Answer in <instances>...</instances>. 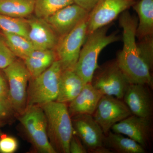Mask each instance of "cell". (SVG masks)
I'll return each mask as SVG.
<instances>
[{"label": "cell", "mask_w": 153, "mask_h": 153, "mask_svg": "<svg viewBox=\"0 0 153 153\" xmlns=\"http://www.w3.org/2000/svg\"><path fill=\"white\" fill-rule=\"evenodd\" d=\"M88 18L60 38L55 51L63 71L74 70L87 36Z\"/></svg>", "instance_id": "8"}, {"label": "cell", "mask_w": 153, "mask_h": 153, "mask_svg": "<svg viewBox=\"0 0 153 153\" xmlns=\"http://www.w3.org/2000/svg\"><path fill=\"white\" fill-rule=\"evenodd\" d=\"M131 115L123 100L113 96L103 95L92 116L106 135L114 124Z\"/></svg>", "instance_id": "10"}, {"label": "cell", "mask_w": 153, "mask_h": 153, "mask_svg": "<svg viewBox=\"0 0 153 153\" xmlns=\"http://www.w3.org/2000/svg\"><path fill=\"white\" fill-rule=\"evenodd\" d=\"M103 144L112 153H146L144 148L134 140L111 130L105 135Z\"/></svg>", "instance_id": "20"}, {"label": "cell", "mask_w": 153, "mask_h": 153, "mask_svg": "<svg viewBox=\"0 0 153 153\" xmlns=\"http://www.w3.org/2000/svg\"><path fill=\"white\" fill-rule=\"evenodd\" d=\"M36 0H0V14L15 18H27L34 12Z\"/></svg>", "instance_id": "21"}, {"label": "cell", "mask_w": 153, "mask_h": 153, "mask_svg": "<svg viewBox=\"0 0 153 153\" xmlns=\"http://www.w3.org/2000/svg\"><path fill=\"white\" fill-rule=\"evenodd\" d=\"M111 130L127 136L146 149L149 146L152 141V118L141 117L132 114L116 123Z\"/></svg>", "instance_id": "12"}, {"label": "cell", "mask_w": 153, "mask_h": 153, "mask_svg": "<svg viewBox=\"0 0 153 153\" xmlns=\"http://www.w3.org/2000/svg\"><path fill=\"white\" fill-rule=\"evenodd\" d=\"M41 107L46 116L51 145L57 153H70L69 143L74 130L66 104L55 101Z\"/></svg>", "instance_id": "3"}, {"label": "cell", "mask_w": 153, "mask_h": 153, "mask_svg": "<svg viewBox=\"0 0 153 153\" xmlns=\"http://www.w3.org/2000/svg\"><path fill=\"white\" fill-rule=\"evenodd\" d=\"M1 33L11 51L21 60H24L35 50L33 44L26 37L2 31Z\"/></svg>", "instance_id": "22"}, {"label": "cell", "mask_w": 153, "mask_h": 153, "mask_svg": "<svg viewBox=\"0 0 153 153\" xmlns=\"http://www.w3.org/2000/svg\"><path fill=\"white\" fill-rule=\"evenodd\" d=\"M139 17L136 37L139 41L153 35V0H140L134 5Z\"/></svg>", "instance_id": "19"}, {"label": "cell", "mask_w": 153, "mask_h": 153, "mask_svg": "<svg viewBox=\"0 0 153 153\" xmlns=\"http://www.w3.org/2000/svg\"><path fill=\"white\" fill-rule=\"evenodd\" d=\"M57 60L55 50H34L23 60L33 79L39 76Z\"/></svg>", "instance_id": "18"}, {"label": "cell", "mask_w": 153, "mask_h": 153, "mask_svg": "<svg viewBox=\"0 0 153 153\" xmlns=\"http://www.w3.org/2000/svg\"><path fill=\"white\" fill-rule=\"evenodd\" d=\"M1 123H0V137H1V136L3 135L2 132L1 131Z\"/></svg>", "instance_id": "31"}, {"label": "cell", "mask_w": 153, "mask_h": 153, "mask_svg": "<svg viewBox=\"0 0 153 153\" xmlns=\"http://www.w3.org/2000/svg\"><path fill=\"white\" fill-rule=\"evenodd\" d=\"M19 120L32 144L42 153H56L49 142L46 116L42 107H29L20 115Z\"/></svg>", "instance_id": "6"}, {"label": "cell", "mask_w": 153, "mask_h": 153, "mask_svg": "<svg viewBox=\"0 0 153 153\" xmlns=\"http://www.w3.org/2000/svg\"><path fill=\"white\" fill-rule=\"evenodd\" d=\"M1 74H2L1 72V71H0V75H1Z\"/></svg>", "instance_id": "32"}, {"label": "cell", "mask_w": 153, "mask_h": 153, "mask_svg": "<svg viewBox=\"0 0 153 153\" xmlns=\"http://www.w3.org/2000/svg\"><path fill=\"white\" fill-rule=\"evenodd\" d=\"M0 100L9 101V86L4 73L0 75Z\"/></svg>", "instance_id": "29"}, {"label": "cell", "mask_w": 153, "mask_h": 153, "mask_svg": "<svg viewBox=\"0 0 153 153\" xmlns=\"http://www.w3.org/2000/svg\"><path fill=\"white\" fill-rule=\"evenodd\" d=\"M71 118L74 133L80 139L88 153H112L104 146L105 134L92 115H77Z\"/></svg>", "instance_id": "9"}, {"label": "cell", "mask_w": 153, "mask_h": 153, "mask_svg": "<svg viewBox=\"0 0 153 153\" xmlns=\"http://www.w3.org/2000/svg\"><path fill=\"white\" fill-rule=\"evenodd\" d=\"M98 1L99 0H72L74 4L79 6L89 13L95 7Z\"/></svg>", "instance_id": "30"}, {"label": "cell", "mask_w": 153, "mask_h": 153, "mask_svg": "<svg viewBox=\"0 0 153 153\" xmlns=\"http://www.w3.org/2000/svg\"><path fill=\"white\" fill-rule=\"evenodd\" d=\"M72 4V0H36L33 13L35 16L45 19Z\"/></svg>", "instance_id": "23"}, {"label": "cell", "mask_w": 153, "mask_h": 153, "mask_svg": "<svg viewBox=\"0 0 153 153\" xmlns=\"http://www.w3.org/2000/svg\"><path fill=\"white\" fill-rule=\"evenodd\" d=\"M86 83L74 70L62 71L56 101L70 103L79 94Z\"/></svg>", "instance_id": "17"}, {"label": "cell", "mask_w": 153, "mask_h": 153, "mask_svg": "<svg viewBox=\"0 0 153 153\" xmlns=\"http://www.w3.org/2000/svg\"><path fill=\"white\" fill-rule=\"evenodd\" d=\"M0 32V69H4L16 60Z\"/></svg>", "instance_id": "25"}, {"label": "cell", "mask_w": 153, "mask_h": 153, "mask_svg": "<svg viewBox=\"0 0 153 153\" xmlns=\"http://www.w3.org/2000/svg\"><path fill=\"white\" fill-rule=\"evenodd\" d=\"M102 96L91 83H86L76 98L69 103L68 108L70 117L82 114L93 115Z\"/></svg>", "instance_id": "16"}, {"label": "cell", "mask_w": 153, "mask_h": 153, "mask_svg": "<svg viewBox=\"0 0 153 153\" xmlns=\"http://www.w3.org/2000/svg\"><path fill=\"white\" fill-rule=\"evenodd\" d=\"M109 25L88 34L82 45L74 70L85 83H91L98 68V59L102 50L109 44L119 40L117 32L107 35Z\"/></svg>", "instance_id": "2"}, {"label": "cell", "mask_w": 153, "mask_h": 153, "mask_svg": "<svg viewBox=\"0 0 153 153\" xmlns=\"http://www.w3.org/2000/svg\"><path fill=\"white\" fill-rule=\"evenodd\" d=\"M62 71L60 61L57 60L39 76L33 79L30 78L27 108L34 105L41 106L56 101Z\"/></svg>", "instance_id": "4"}, {"label": "cell", "mask_w": 153, "mask_h": 153, "mask_svg": "<svg viewBox=\"0 0 153 153\" xmlns=\"http://www.w3.org/2000/svg\"><path fill=\"white\" fill-rule=\"evenodd\" d=\"M27 19L29 25L28 39L35 50H55L60 38L47 21L32 15Z\"/></svg>", "instance_id": "15"}, {"label": "cell", "mask_w": 153, "mask_h": 153, "mask_svg": "<svg viewBox=\"0 0 153 153\" xmlns=\"http://www.w3.org/2000/svg\"><path fill=\"white\" fill-rule=\"evenodd\" d=\"M2 70L8 84L9 102L15 114L21 115L27 108L30 73L21 59H16Z\"/></svg>", "instance_id": "5"}, {"label": "cell", "mask_w": 153, "mask_h": 153, "mask_svg": "<svg viewBox=\"0 0 153 153\" xmlns=\"http://www.w3.org/2000/svg\"><path fill=\"white\" fill-rule=\"evenodd\" d=\"M15 114L8 101L0 100V123L8 120Z\"/></svg>", "instance_id": "27"}, {"label": "cell", "mask_w": 153, "mask_h": 153, "mask_svg": "<svg viewBox=\"0 0 153 153\" xmlns=\"http://www.w3.org/2000/svg\"><path fill=\"white\" fill-rule=\"evenodd\" d=\"M91 83L102 95L113 96L121 100L130 84L116 60L99 66Z\"/></svg>", "instance_id": "7"}, {"label": "cell", "mask_w": 153, "mask_h": 153, "mask_svg": "<svg viewBox=\"0 0 153 153\" xmlns=\"http://www.w3.org/2000/svg\"><path fill=\"white\" fill-rule=\"evenodd\" d=\"M0 30L2 32L18 34L28 38L27 18H15L0 14Z\"/></svg>", "instance_id": "24"}, {"label": "cell", "mask_w": 153, "mask_h": 153, "mask_svg": "<svg viewBox=\"0 0 153 153\" xmlns=\"http://www.w3.org/2000/svg\"><path fill=\"white\" fill-rule=\"evenodd\" d=\"M119 23L123 45L116 59L119 67L130 84H143L152 88V68L143 57L136 41L137 19L126 10L121 14Z\"/></svg>", "instance_id": "1"}, {"label": "cell", "mask_w": 153, "mask_h": 153, "mask_svg": "<svg viewBox=\"0 0 153 153\" xmlns=\"http://www.w3.org/2000/svg\"><path fill=\"white\" fill-rule=\"evenodd\" d=\"M18 147V141L15 138L4 135L0 137V153L15 152Z\"/></svg>", "instance_id": "26"}, {"label": "cell", "mask_w": 153, "mask_h": 153, "mask_svg": "<svg viewBox=\"0 0 153 153\" xmlns=\"http://www.w3.org/2000/svg\"><path fill=\"white\" fill-rule=\"evenodd\" d=\"M136 2L135 0H99L88 14L87 35L110 25Z\"/></svg>", "instance_id": "11"}, {"label": "cell", "mask_w": 153, "mask_h": 153, "mask_svg": "<svg viewBox=\"0 0 153 153\" xmlns=\"http://www.w3.org/2000/svg\"><path fill=\"white\" fill-rule=\"evenodd\" d=\"M150 88L140 84H130L123 100L132 114L144 117H152L153 103Z\"/></svg>", "instance_id": "14"}, {"label": "cell", "mask_w": 153, "mask_h": 153, "mask_svg": "<svg viewBox=\"0 0 153 153\" xmlns=\"http://www.w3.org/2000/svg\"><path fill=\"white\" fill-rule=\"evenodd\" d=\"M89 13L74 4L66 6L45 20L60 38L87 19Z\"/></svg>", "instance_id": "13"}, {"label": "cell", "mask_w": 153, "mask_h": 153, "mask_svg": "<svg viewBox=\"0 0 153 153\" xmlns=\"http://www.w3.org/2000/svg\"><path fill=\"white\" fill-rule=\"evenodd\" d=\"M69 150L70 153H88L87 149L81 140L74 133L69 143Z\"/></svg>", "instance_id": "28"}]
</instances>
